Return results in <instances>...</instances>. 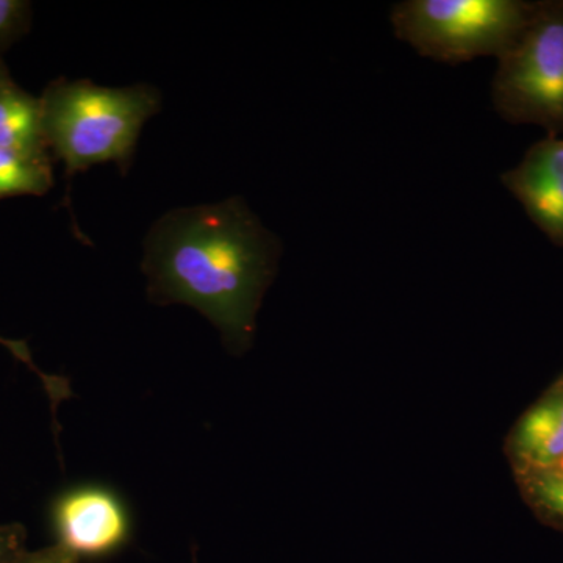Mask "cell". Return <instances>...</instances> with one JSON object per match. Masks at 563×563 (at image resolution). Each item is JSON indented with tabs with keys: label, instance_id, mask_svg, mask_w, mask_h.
Returning a JSON list of instances; mask_svg holds the SVG:
<instances>
[{
	"label": "cell",
	"instance_id": "1",
	"mask_svg": "<svg viewBox=\"0 0 563 563\" xmlns=\"http://www.w3.org/2000/svg\"><path fill=\"white\" fill-rule=\"evenodd\" d=\"M279 242L243 199L169 211L146 240L143 272L152 302L187 303L209 318L225 346L252 344Z\"/></svg>",
	"mask_w": 563,
	"mask_h": 563
},
{
	"label": "cell",
	"instance_id": "2",
	"mask_svg": "<svg viewBox=\"0 0 563 563\" xmlns=\"http://www.w3.org/2000/svg\"><path fill=\"white\" fill-rule=\"evenodd\" d=\"M41 103L47 147L74 174L98 163L128 165L144 122L161 110V96L147 85L107 88L90 80H57Z\"/></svg>",
	"mask_w": 563,
	"mask_h": 563
},
{
	"label": "cell",
	"instance_id": "3",
	"mask_svg": "<svg viewBox=\"0 0 563 563\" xmlns=\"http://www.w3.org/2000/svg\"><path fill=\"white\" fill-rule=\"evenodd\" d=\"M536 2L525 0H404L391 9L398 40L424 58L461 65L499 57L531 20Z\"/></svg>",
	"mask_w": 563,
	"mask_h": 563
},
{
	"label": "cell",
	"instance_id": "4",
	"mask_svg": "<svg viewBox=\"0 0 563 563\" xmlns=\"http://www.w3.org/2000/svg\"><path fill=\"white\" fill-rule=\"evenodd\" d=\"M492 103L504 121L563 133V0L536 2L531 20L498 58Z\"/></svg>",
	"mask_w": 563,
	"mask_h": 563
},
{
	"label": "cell",
	"instance_id": "5",
	"mask_svg": "<svg viewBox=\"0 0 563 563\" xmlns=\"http://www.w3.org/2000/svg\"><path fill=\"white\" fill-rule=\"evenodd\" d=\"M51 521L55 544L80 562L110 558L131 539L128 507L101 485H80L58 495L51 507Z\"/></svg>",
	"mask_w": 563,
	"mask_h": 563
},
{
	"label": "cell",
	"instance_id": "6",
	"mask_svg": "<svg viewBox=\"0 0 563 563\" xmlns=\"http://www.w3.org/2000/svg\"><path fill=\"white\" fill-rule=\"evenodd\" d=\"M506 190L554 246L563 247V139L547 135L501 176Z\"/></svg>",
	"mask_w": 563,
	"mask_h": 563
},
{
	"label": "cell",
	"instance_id": "7",
	"mask_svg": "<svg viewBox=\"0 0 563 563\" xmlns=\"http://www.w3.org/2000/svg\"><path fill=\"white\" fill-rule=\"evenodd\" d=\"M515 476L542 473L563 457V376L526 409L506 440Z\"/></svg>",
	"mask_w": 563,
	"mask_h": 563
},
{
	"label": "cell",
	"instance_id": "8",
	"mask_svg": "<svg viewBox=\"0 0 563 563\" xmlns=\"http://www.w3.org/2000/svg\"><path fill=\"white\" fill-rule=\"evenodd\" d=\"M0 147L29 154H43L47 150L41 98H33L18 87L3 69H0Z\"/></svg>",
	"mask_w": 563,
	"mask_h": 563
},
{
	"label": "cell",
	"instance_id": "9",
	"mask_svg": "<svg viewBox=\"0 0 563 563\" xmlns=\"http://www.w3.org/2000/svg\"><path fill=\"white\" fill-rule=\"evenodd\" d=\"M54 181L47 152L29 154L0 147V198L41 196Z\"/></svg>",
	"mask_w": 563,
	"mask_h": 563
},
{
	"label": "cell",
	"instance_id": "10",
	"mask_svg": "<svg viewBox=\"0 0 563 563\" xmlns=\"http://www.w3.org/2000/svg\"><path fill=\"white\" fill-rule=\"evenodd\" d=\"M521 496L542 523L563 531V477L551 473L515 476Z\"/></svg>",
	"mask_w": 563,
	"mask_h": 563
},
{
	"label": "cell",
	"instance_id": "11",
	"mask_svg": "<svg viewBox=\"0 0 563 563\" xmlns=\"http://www.w3.org/2000/svg\"><path fill=\"white\" fill-rule=\"evenodd\" d=\"M0 346L5 347L7 351L11 352L16 361L25 363V365L29 366V369L40 377L44 390L49 395L52 415H55V412H57L58 404L65 401V399H68L70 396L68 380L63 379V377L52 376V374L41 372L38 366H36V363L33 362L27 343L20 342V340L3 339V336H0Z\"/></svg>",
	"mask_w": 563,
	"mask_h": 563
},
{
	"label": "cell",
	"instance_id": "12",
	"mask_svg": "<svg viewBox=\"0 0 563 563\" xmlns=\"http://www.w3.org/2000/svg\"><path fill=\"white\" fill-rule=\"evenodd\" d=\"M31 18V7L21 0H0V46L20 38Z\"/></svg>",
	"mask_w": 563,
	"mask_h": 563
},
{
	"label": "cell",
	"instance_id": "13",
	"mask_svg": "<svg viewBox=\"0 0 563 563\" xmlns=\"http://www.w3.org/2000/svg\"><path fill=\"white\" fill-rule=\"evenodd\" d=\"M27 531L20 523L0 525V563H14L27 551Z\"/></svg>",
	"mask_w": 563,
	"mask_h": 563
},
{
	"label": "cell",
	"instance_id": "14",
	"mask_svg": "<svg viewBox=\"0 0 563 563\" xmlns=\"http://www.w3.org/2000/svg\"><path fill=\"white\" fill-rule=\"evenodd\" d=\"M14 563H80V561L58 544H52L38 551H25Z\"/></svg>",
	"mask_w": 563,
	"mask_h": 563
},
{
	"label": "cell",
	"instance_id": "15",
	"mask_svg": "<svg viewBox=\"0 0 563 563\" xmlns=\"http://www.w3.org/2000/svg\"><path fill=\"white\" fill-rule=\"evenodd\" d=\"M542 473H551V474H555V476H562L563 477V457L561 459V461L555 463L553 468L548 470V472H542Z\"/></svg>",
	"mask_w": 563,
	"mask_h": 563
},
{
	"label": "cell",
	"instance_id": "16",
	"mask_svg": "<svg viewBox=\"0 0 563 563\" xmlns=\"http://www.w3.org/2000/svg\"><path fill=\"white\" fill-rule=\"evenodd\" d=\"M195 563H198V562H196V558H195Z\"/></svg>",
	"mask_w": 563,
	"mask_h": 563
},
{
	"label": "cell",
	"instance_id": "17",
	"mask_svg": "<svg viewBox=\"0 0 563 563\" xmlns=\"http://www.w3.org/2000/svg\"><path fill=\"white\" fill-rule=\"evenodd\" d=\"M562 376H563V374H562Z\"/></svg>",
	"mask_w": 563,
	"mask_h": 563
}]
</instances>
